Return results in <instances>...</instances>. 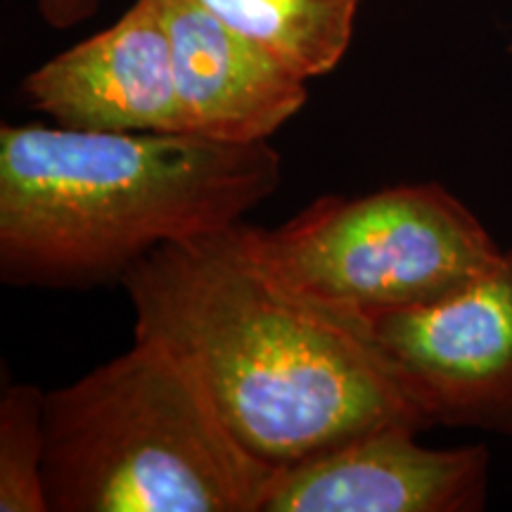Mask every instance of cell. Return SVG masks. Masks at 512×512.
Masks as SVG:
<instances>
[{
    "label": "cell",
    "mask_w": 512,
    "mask_h": 512,
    "mask_svg": "<svg viewBox=\"0 0 512 512\" xmlns=\"http://www.w3.org/2000/svg\"><path fill=\"white\" fill-rule=\"evenodd\" d=\"M121 285L136 337L174 351L230 434L268 467L387 425L432 430L366 325L280 283L247 247L240 223L155 249Z\"/></svg>",
    "instance_id": "6da1fadb"
},
{
    "label": "cell",
    "mask_w": 512,
    "mask_h": 512,
    "mask_svg": "<svg viewBox=\"0 0 512 512\" xmlns=\"http://www.w3.org/2000/svg\"><path fill=\"white\" fill-rule=\"evenodd\" d=\"M280 178L268 140L3 124L0 280L53 290L121 283L159 247L238 226Z\"/></svg>",
    "instance_id": "7a4b0ae2"
},
{
    "label": "cell",
    "mask_w": 512,
    "mask_h": 512,
    "mask_svg": "<svg viewBox=\"0 0 512 512\" xmlns=\"http://www.w3.org/2000/svg\"><path fill=\"white\" fill-rule=\"evenodd\" d=\"M43 427L50 512H261L275 475L197 375L147 337L46 392Z\"/></svg>",
    "instance_id": "3957f363"
},
{
    "label": "cell",
    "mask_w": 512,
    "mask_h": 512,
    "mask_svg": "<svg viewBox=\"0 0 512 512\" xmlns=\"http://www.w3.org/2000/svg\"><path fill=\"white\" fill-rule=\"evenodd\" d=\"M240 233L294 294L358 323L439 302L503 254L475 211L439 183L320 197L283 226L242 221Z\"/></svg>",
    "instance_id": "277c9868"
},
{
    "label": "cell",
    "mask_w": 512,
    "mask_h": 512,
    "mask_svg": "<svg viewBox=\"0 0 512 512\" xmlns=\"http://www.w3.org/2000/svg\"><path fill=\"white\" fill-rule=\"evenodd\" d=\"M363 325L430 427L512 437V247L439 302Z\"/></svg>",
    "instance_id": "5b68a950"
},
{
    "label": "cell",
    "mask_w": 512,
    "mask_h": 512,
    "mask_svg": "<svg viewBox=\"0 0 512 512\" xmlns=\"http://www.w3.org/2000/svg\"><path fill=\"white\" fill-rule=\"evenodd\" d=\"M387 425L278 467L261 512H475L486 508L489 451L430 448Z\"/></svg>",
    "instance_id": "8992f818"
},
{
    "label": "cell",
    "mask_w": 512,
    "mask_h": 512,
    "mask_svg": "<svg viewBox=\"0 0 512 512\" xmlns=\"http://www.w3.org/2000/svg\"><path fill=\"white\" fill-rule=\"evenodd\" d=\"M22 91L62 128L181 133L162 0H136L112 27L36 67Z\"/></svg>",
    "instance_id": "52a82bcc"
},
{
    "label": "cell",
    "mask_w": 512,
    "mask_h": 512,
    "mask_svg": "<svg viewBox=\"0 0 512 512\" xmlns=\"http://www.w3.org/2000/svg\"><path fill=\"white\" fill-rule=\"evenodd\" d=\"M181 133L271 140L309 100V79L197 0H162Z\"/></svg>",
    "instance_id": "ba28073f"
},
{
    "label": "cell",
    "mask_w": 512,
    "mask_h": 512,
    "mask_svg": "<svg viewBox=\"0 0 512 512\" xmlns=\"http://www.w3.org/2000/svg\"><path fill=\"white\" fill-rule=\"evenodd\" d=\"M306 79L330 74L347 55L363 0H197Z\"/></svg>",
    "instance_id": "9c48e42d"
},
{
    "label": "cell",
    "mask_w": 512,
    "mask_h": 512,
    "mask_svg": "<svg viewBox=\"0 0 512 512\" xmlns=\"http://www.w3.org/2000/svg\"><path fill=\"white\" fill-rule=\"evenodd\" d=\"M46 392L10 384L0 401V512H50L46 460Z\"/></svg>",
    "instance_id": "30bf717a"
},
{
    "label": "cell",
    "mask_w": 512,
    "mask_h": 512,
    "mask_svg": "<svg viewBox=\"0 0 512 512\" xmlns=\"http://www.w3.org/2000/svg\"><path fill=\"white\" fill-rule=\"evenodd\" d=\"M105 0H38V15L53 29H72L91 19Z\"/></svg>",
    "instance_id": "8fae6325"
},
{
    "label": "cell",
    "mask_w": 512,
    "mask_h": 512,
    "mask_svg": "<svg viewBox=\"0 0 512 512\" xmlns=\"http://www.w3.org/2000/svg\"><path fill=\"white\" fill-rule=\"evenodd\" d=\"M508 53H510V55H512V43H510V46H508Z\"/></svg>",
    "instance_id": "7c38bea8"
}]
</instances>
